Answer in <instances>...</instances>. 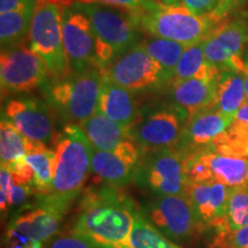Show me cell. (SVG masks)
Listing matches in <instances>:
<instances>
[{"label": "cell", "mask_w": 248, "mask_h": 248, "mask_svg": "<svg viewBox=\"0 0 248 248\" xmlns=\"http://www.w3.org/2000/svg\"><path fill=\"white\" fill-rule=\"evenodd\" d=\"M136 212L126 195L107 185L85 195L71 232L99 248H126Z\"/></svg>", "instance_id": "cell-1"}, {"label": "cell", "mask_w": 248, "mask_h": 248, "mask_svg": "<svg viewBox=\"0 0 248 248\" xmlns=\"http://www.w3.org/2000/svg\"><path fill=\"white\" fill-rule=\"evenodd\" d=\"M132 15L138 28L153 37L170 39L186 46L202 42L218 27V22L212 15L200 16L183 4L167 5L154 0H147L132 11Z\"/></svg>", "instance_id": "cell-2"}, {"label": "cell", "mask_w": 248, "mask_h": 248, "mask_svg": "<svg viewBox=\"0 0 248 248\" xmlns=\"http://www.w3.org/2000/svg\"><path fill=\"white\" fill-rule=\"evenodd\" d=\"M91 22L95 35L98 67L102 70L138 42V26L133 15L122 8L100 2H77Z\"/></svg>", "instance_id": "cell-3"}, {"label": "cell", "mask_w": 248, "mask_h": 248, "mask_svg": "<svg viewBox=\"0 0 248 248\" xmlns=\"http://www.w3.org/2000/svg\"><path fill=\"white\" fill-rule=\"evenodd\" d=\"M55 170L51 194L77 197L91 171L94 148L79 125L70 123L54 139Z\"/></svg>", "instance_id": "cell-4"}, {"label": "cell", "mask_w": 248, "mask_h": 248, "mask_svg": "<svg viewBox=\"0 0 248 248\" xmlns=\"http://www.w3.org/2000/svg\"><path fill=\"white\" fill-rule=\"evenodd\" d=\"M76 197L48 194L38 207L15 218L6 233L7 248H43L54 237Z\"/></svg>", "instance_id": "cell-5"}, {"label": "cell", "mask_w": 248, "mask_h": 248, "mask_svg": "<svg viewBox=\"0 0 248 248\" xmlns=\"http://www.w3.org/2000/svg\"><path fill=\"white\" fill-rule=\"evenodd\" d=\"M133 182L154 197L188 193L191 186L185 160L171 147L144 151Z\"/></svg>", "instance_id": "cell-6"}, {"label": "cell", "mask_w": 248, "mask_h": 248, "mask_svg": "<svg viewBox=\"0 0 248 248\" xmlns=\"http://www.w3.org/2000/svg\"><path fill=\"white\" fill-rule=\"evenodd\" d=\"M102 78L98 67L74 71L51 86L49 101L64 119L83 123L97 113Z\"/></svg>", "instance_id": "cell-7"}, {"label": "cell", "mask_w": 248, "mask_h": 248, "mask_svg": "<svg viewBox=\"0 0 248 248\" xmlns=\"http://www.w3.org/2000/svg\"><path fill=\"white\" fill-rule=\"evenodd\" d=\"M29 37L30 48L43 59L49 75L58 80L67 77L69 64L62 37V15L55 2L37 1Z\"/></svg>", "instance_id": "cell-8"}, {"label": "cell", "mask_w": 248, "mask_h": 248, "mask_svg": "<svg viewBox=\"0 0 248 248\" xmlns=\"http://www.w3.org/2000/svg\"><path fill=\"white\" fill-rule=\"evenodd\" d=\"M187 120L188 114L172 104L136 120L128 128V135L144 151L173 148Z\"/></svg>", "instance_id": "cell-9"}, {"label": "cell", "mask_w": 248, "mask_h": 248, "mask_svg": "<svg viewBox=\"0 0 248 248\" xmlns=\"http://www.w3.org/2000/svg\"><path fill=\"white\" fill-rule=\"evenodd\" d=\"M142 213L169 239L185 241L200 231L188 193L155 197Z\"/></svg>", "instance_id": "cell-10"}, {"label": "cell", "mask_w": 248, "mask_h": 248, "mask_svg": "<svg viewBox=\"0 0 248 248\" xmlns=\"http://www.w3.org/2000/svg\"><path fill=\"white\" fill-rule=\"evenodd\" d=\"M101 71L105 78L130 91L157 88L169 82L162 67L140 45L129 49Z\"/></svg>", "instance_id": "cell-11"}, {"label": "cell", "mask_w": 248, "mask_h": 248, "mask_svg": "<svg viewBox=\"0 0 248 248\" xmlns=\"http://www.w3.org/2000/svg\"><path fill=\"white\" fill-rule=\"evenodd\" d=\"M185 164L190 184L218 182L232 187L248 182V160L245 157L208 148L185 159Z\"/></svg>", "instance_id": "cell-12"}, {"label": "cell", "mask_w": 248, "mask_h": 248, "mask_svg": "<svg viewBox=\"0 0 248 248\" xmlns=\"http://www.w3.org/2000/svg\"><path fill=\"white\" fill-rule=\"evenodd\" d=\"M47 74L45 62L32 48L15 45L1 51L0 79L4 91H32L45 82Z\"/></svg>", "instance_id": "cell-13"}, {"label": "cell", "mask_w": 248, "mask_h": 248, "mask_svg": "<svg viewBox=\"0 0 248 248\" xmlns=\"http://www.w3.org/2000/svg\"><path fill=\"white\" fill-rule=\"evenodd\" d=\"M247 44L248 23L243 18H238L216 27L203 40V51L212 66L219 70L241 73Z\"/></svg>", "instance_id": "cell-14"}, {"label": "cell", "mask_w": 248, "mask_h": 248, "mask_svg": "<svg viewBox=\"0 0 248 248\" xmlns=\"http://www.w3.org/2000/svg\"><path fill=\"white\" fill-rule=\"evenodd\" d=\"M62 37L71 70L83 71L98 67L95 35L89 17L77 4L67 7L62 13Z\"/></svg>", "instance_id": "cell-15"}, {"label": "cell", "mask_w": 248, "mask_h": 248, "mask_svg": "<svg viewBox=\"0 0 248 248\" xmlns=\"http://www.w3.org/2000/svg\"><path fill=\"white\" fill-rule=\"evenodd\" d=\"M233 121L219 113L216 108L207 107L192 114L183 128L181 138L173 150L183 159L212 147Z\"/></svg>", "instance_id": "cell-16"}, {"label": "cell", "mask_w": 248, "mask_h": 248, "mask_svg": "<svg viewBox=\"0 0 248 248\" xmlns=\"http://www.w3.org/2000/svg\"><path fill=\"white\" fill-rule=\"evenodd\" d=\"M5 116L27 139L46 144L53 139L54 122L47 108L33 99H15L7 102Z\"/></svg>", "instance_id": "cell-17"}, {"label": "cell", "mask_w": 248, "mask_h": 248, "mask_svg": "<svg viewBox=\"0 0 248 248\" xmlns=\"http://www.w3.org/2000/svg\"><path fill=\"white\" fill-rule=\"evenodd\" d=\"M229 193L230 186L218 182L191 184L188 195L200 231L213 228L218 234L224 233Z\"/></svg>", "instance_id": "cell-18"}, {"label": "cell", "mask_w": 248, "mask_h": 248, "mask_svg": "<svg viewBox=\"0 0 248 248\" xmlns=\"http://www.w3.org/2000/svg\"><path fill=\"white\" fill-rule=\"evenodd\" d=\"M98 111L125 128H129L138 117L137 104L131 91L105 77L102 78Z\"/></svg>", "instance_id": "cell-19"}, {"label": "cell", "mask_w": 248, "mask_h": 248, "mask_svg": "<svg viewBox=\"0 0 248 248\" xmlns=\"http://www.w3.org/2000/svg\"><path fill=\"white\" fill-rule=\"evenodd\" d=\"M218 76L204 79L175 80L171 89L173 104L184 109L188 117L197 111L210 107L215 98Z\"/></svg>", "instance_id": "cell-20"}, {"label": "cell", "mask_w": 248, "mask_h": 248, "mask_svg": "<svg viewBox=\"0 0 248 248\" xmlns=\"http://www.w3.org/2000/svg\"><path fill=\"white\" fill-rule=\"evenodd\" d=\"M245 102L246 92L243 74L234 70H221L212 107L233 121L235 114Z\"/></svg>", "instance_id": "cell-21"}, {"label": "cell", "mask_w": 248, "mask_h": 248, "mask_svg": "<svg viewBox=\"0 0 248 248\" xmlns=\"http://www.w3.org/2000/svg\"><path fill=\"white\" fill-rule=\"evenodd\" d=\"M137 166L115 151H97L92 155L91 171L107 185L121 187L133 179Z\"/></svg>", "instance_id": "cell-22"}, {"label": "cell", "mask_w": 248, "mask_h": 248, "mask_svg": "<svg viewBox=\"0 0 248 248\" xmlns=\"http://www.w3.org/2000/svg\"><path fill=\"white\" fill-rule=\"evenodd\" d=\"M78 125L85 132L93 148L97 151H114L121 142L129 138L128 128L98 110L94 115Z\"/></svg>", "instance_id": "cell-23"}, {"label": "cell", "mask_w": 248, "mask_h": 248, "mask_svg": "<svg viewBox=\"0 0 248 248\" xmlns=\"http://www.w3.org/2000/svg\"><path fill=\"white\" fill-rule=\"evenodd\" d=\"M221 70L207 61L203 51V40L187 46L175 70V80L191 78H210L219 75Z\"/></svg>", "instance_id": "cell-24"}, {"label": "cell", "mask_w": 248, "mask_h": 248, "mask_svg": "<svg viewBox=\"0 0 248 248\" xmlns=\"http://www.w3.org/2000/svg\"><path fill=\"white\" fill-rule=\"evenodd\" d=\"M26 161L32 170V185L38 194H51L55 170V152L49 150L45 144L26 155Z\"/></svg>", "instance_id": "cell-25"}, {"label": "cell", "mask_w": 248, "mask_h": 248, "mask_svg": "<svg viewBox=\"0 0 248 248\" xmlns=\"http://www.w3.org/2000/svg\"><path fill=\"white\" fill-rule=\"evenodd\" d=\"M40 145V142L27 139L8 120L2 119L0 124V159L2 166L23 159Z\"/></svg>", "instance_id": "cell-26"}, {"label": "cell", "mask_w": 248, "mask_h": 248, "mask_svg": "<svg viewBox=\"0 0 248 248\" xmlns=\"http://www.w3.org/2000/svg\"><path fill=\"white\" fill-rule=\"evenodd\" d=\"M140 46L162 67L169 80H171L175 76L176 67L187 47L182 43L159 37H151L144 40Z\"/></svg>", "instance_id": "cell-27"}, {"label": "cell", "mask_w": 248, "mask_h": 248, "mask_svg": "<svg viewBox=\"0 0 248 248\" xmlns=\"http://www.w3.org/2000/svg\"><path fill=\"white\" fill-rule=\"evenodd\" d=\"M126 248H181L169 238L161 233L148 221L144 213L137 209L135 222L130 233Z\"/></svg>", "instance_id": "cell-28"}, {"label": "cell", "mask_w": 248, "mask_h": 248, "mask_svg": "<svg viewBox=\"0 0 248 248\" xmlns=\"http://www.w3.org/2000/svg\"><path fill=\"white\" fill-rule=\"evenodd\" d=\"M35 9L5 12L0 14V40L1 46L12 47L17 45L30 32Z\"/></svg>", "instance_id": "cell-29"}, {"label": "cell", "mask_w": 248, "mask_h": 248, "mask_svg": "<svg viewBox=\"0 0 248 248\" xmlns=\"http://www.w3.org/2000/svg\"><path fill=\"white\" fill-rule=\"evenodd\" d=\"M248 225V184L230 187L224 219V233Z\"/></svg>", "instance_id": "cell-30"}, {"label": "cell", "mask_w": 248, "mask_h": 248, "mask_svg": "<svg viewBox=\"0 0 248 248\" xmlns=\"http://www.w3.org/2000/svg\"><path fill=\"white\" fill-rule=\"evenodd\" d=\"M182 4L192 13L200 16L212 15L218 22L228 15L223 8V0H183Z\"/></svg>", "instance_id": "cell-31"}, {"label": "cell", "mask_w": 248, "mask_h": 248, "mask_svg": "<svg viewBox=\"0 0 248 248\" xmlns=\"http://www.w3.org/2000/svg\"><path fill=\"white\" fill-rule=\"evenodd\" d=\"M47 248H99L82 235L71 232L70 234L55 235L48 243Z\"/></svg>", "instance_id": "cell-32"}, {"label": "cell", "mask_w": 248, "mask_h": 248, "mask_svg": "<svg viewBox=\"0 0 248 248\" xmlns=\"http://www.w3.org/2000/svg\"><path fill=\"white\" fill-rule=\"evenodd\" d=\"M217 243L221 248H248V225L225 234H218Z\"/></svg>", "instance_id": "cell-33"}, {"label": "cell", "mask_w": 248, "mask_h": 248, "mask_svg": "<svg viewBox=\"0 0 248 248\" xmlns=\"http://www.w3.org/2000/svg\"><path fill=\"white\" fill-rule=\"evenodd\" d=\"M5 167H7L9 171H11L12 179H13L14 184H18V185L32 184L33 173H32V170L30 168V166L26 161V157L15 161V162Z\"/></svg>", "instance_id": "cell-34"}, {"label": "cell", "mask_w": 248, "mask_h": 248, "mask_svg": "<svg viewBox=\"0 0 248 248\" xmlns=\"http://www.w3.org/2000/svg\"><path fill=\"white\" fill-rule=\"evenodd\" d=\"M0 207L2 212L8 210L11 207V194L13 187V179H12L11 171L7 167L1 166L0 169Z\"/></svg>", "instance_id": "cell-35"}, {"label": "cell", "mask_w": 248, "mask_h": 248, "mask_svg": "<svg viewBox=\"0 0 248 248\" xmlns=\"http://www.w3.org/2000/svg\"><path fill=\"white\" fill-rule=\"evenodd\" d=\"M33 191L36 190L32 184L18 185V184H14L13 183V187H12V194H11V206H18V204H22Z\"/></svg>", "instance_id": "cell-36"}, {"label": "cell", "mask_w": 248, "mask_h": 248, "mask_svg": "<svg viewBox=\"0 0 248 248\" xmlns=\"http://www.w3.org/2000/svg\"><path fill=\"white\" fill-rule=\"evenodd\" d=\"M36 0H0V12H14L22 9H35Z\"/></svg>", "instance_id": "cell-37"}, {"label": "cell", "mask_w": 248, "mask_h": 248, "mask_svg": "<svg viewBox=\"0 0 248 248\" xmlns=\"http://www.w3.org/2000/svg\"><path fill=\"white\" fill-rule=\"evenodd\" d=\"M86 1L100 2V4L114 6V7L125 8V9H130V11H135V9L140 7L144 2H146L147 0H86Z\"/></svg>", "instance_id": "cell-38"}, {"label": "cell", "mask_w": 248, "mask_h": 248, "mask_svg": "<svg viewBox=\"0 0 248 248\" xmlns=\"http://www.w3.org/2000/svg\"><path fill=\"white\" fill-rule=\"evenodd\" d=\"M241 74L244 75L245 79V92H246V102L248 104V53L245 55V64L244 69L241 71Z\"/></svg>", "instance_id": "cell-39"}, {"label": "cell", "mask_w": 248, "mask_h": 248, "mask_svg": "<svg viewBox=\"0 0 248 248\" xmlns=\"http://www.w3.org/2000/svg\"><path fill=\"white\" fill-rule=\"evenodd\" d=\"M243 1V0H223V8L226 13H229V11L234 6H237L239 2Z\"/></svg>", "instance_id": "cell-40"}, {"label": "cell", "mask_w": 248, "mask_h": 248, "mask_svg": "<svg viewBox=\"0 0 248 248\" xmlns=\"http://www.w3.org/2000/svg\"><path fill=\"white\" fill-rule=\"evenodd\" d=\"M160 1L167 5H177V4H182L183 0H160Z\"/></svg>", "instance_id": "cell-41"}, {"label": "cell", "mask_w": 248, "mask_h": 248, "mask_svg": "<svg viewBox=\"0 0 248 248\" xmlns=\"http://www.w3.org/2000/svg\"><path fill=\"white\" fill-rule=\"evenodd\" d=\"M247 184H248V182H247Z\"/></svg>", "instance_id": "cell-42"}]
</instances>
